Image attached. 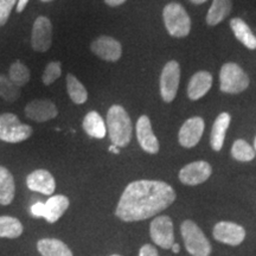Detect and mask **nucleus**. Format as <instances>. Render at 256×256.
<instances>
[{
  "instance_id": "1",
  "label": "nucleus",
  "mask_w": 256,
  "mask_h": 256,
  "mask_svg": "<svg viewBox=\"0 0 256 256\" xmlns=\"http://www.w3.org/2000/svg\"><path fill=\"white\" fill-rule=\"evenodd\" d=\"M171 185L160 180H136L127 185L115 215L124 222H138L158 215L176 200Z\"/></svg>"
},
{
  "instance_id": "2",
  "label": "nucleus",
  "mask_w": 256,
  "mask_h": 256,
  "mask_svg": "<svg viewBox=\"0 0 256 256\" xmlns=\"http://www.w3.org/2000/svg\"><path fill=\"white\" fill-rule=\"evenodd\" d=\"M107 126L110 142L116 147H126L132 139V121L122 106H112L107 113Z\"/></svg>"
},
{
  "instance_id": "3",
  "label": "nucleus",
  "mask_w": 256,
  "mask_h": 256,
  "mask_svg": "<svg viewBox=\"0 0 256 256\" xmlns=\"http://www.w3.org/2000/svg\"><path fill=\"white\" fill-rule=\"evenodd\" d=\"M165 28L168 34L176 38L186 37L191 31V19L186 10L178 2H170L162 11Z\"/></svg>"
},
{
  "instance_id": "4",
  "label": "nucleus",
  "mask_w": 256,
  "mask_h": 256,
  "mask_svg": "<svg viewBox=\"0 0 256 256\" xmlns=\"http://www.w3.org/2000/svg\"><path fill=\"white\" fill-rule=\"evenodd\" d=\"M180 232L186 252L191 256H210L211 244L209 240L194 220H184L180 226Z\"/></svg>"
},
{
  "instance_id": "5",
  "label": "nucleus",
  "mask_w": 256,
  "mask_h": 256,
  "mask_svg": "<svg viewBox=\"0 0 256 256\" xmlns=\"http://www.w3.org/2000/svg\"><path fill=\"white\" fill-rule=\"evenodd\" d=\"M220 92L226 94H240L249 87V78L236 63H226L220 72Z\"/></svg>"
},
{
  "instance_id": "6",
  "label": "nucleus",
  "mask_w": 256,
  "mask_h": 256,
  "mask_svg": "<svg viewBox=\"0 0 256 256\" xmlns=\"http://www.w3.org/2000/svg\"><path fill=\"white\" fill-rule=\"evenodd\" d=\"M32 127L20 122L17 115L5 113L0 115V140L17 144L28 140L32 136Z\"/></svg>"
},
{
  "instance_id": "7",
  "label": "nucleus",
  "mask_w": 256,
  "mask_h": 256,
  "mask_svg": "<svg viewBox=\"0 0 256 256\" xmlns=\"http://www.w3.org/2000/svg\"><path fill=\"white\" fill-rule=\"evenodd\" d=\"M179 81H180V66L177 60H170L165 64L160 75V95L165 102H172L177 96Z\"/></svg>"
},
{
  "instance_id": "8",
  "label": "nucleus",
  "mask_w": 256,
  "mask_h": 256,
  "mask_svg": "<svg viewBox=\"0 0 256 256\" xmlns=\"http://www.w3.org/2000/svg\"><path fill=\"white\" fill-rule=\"evenodd\" d=\"M150 234L152 241L162 249H171L174 244V222L168 216L156 217L150 226Z\"/></svg>"
},
{
  "instance_id": "9",
  "label": "nucleus",
  "mask_w": 256,
  "mask_h": 256,
  "mask_svg": "<svg viewBox=\"0 0 256 256\" xmlns=\"http://www.w3.org/2000/svg\"><path fill=\"white\" fill-rule=\"evenodd\" d=\"M52 44V24L46 17H38L32 26L31 46L37 52H46Z\"/></svg>"
},
{
  "instance_id": "10",
  "label": "nucleus",
  "mask_w": 256,
  "mask_h": 256,
  "mask_svg": "<svg viewBox=\"0 0 256 256\" xmlns=\"http://www.w3.org/2000/svg\"><path fill=\"white\" fill-rule=\"evenodd\" d=\"M212 174V168L208 162L198 160L184 166L179 171V180L188 186H194L206 182Z\"/></svg>"
},
{
  "instance_id": "11",
  "label": "nucleus",
  "mask_w": 256,
  "mask_h": 256,
  "mask_svg": "<svg viewBox=\"0 0 256 256\" xmlns=\"http://www.w3.org/2000/svg\"><path fill=\"white\" fill-rule=\"evenodd\" d=\"M214 238L228 246H240L246 238V230L238 223L222 220L214 226Z\"/></svg>"
},
{
  "instance_id": "12",
  "label": "nucleus",
  "mask_w": 256,
  "mask_h": 256,
  "mask_svg": "<svg viewBox=\"0 0 256 256\" xmlns=\"http://www.w3.org/2000/svg\"><path fill=\"white\" fill-rule=\"evenodd\" d=\"M90 50L96 56L107 62H116L122 55L120 42L110 36H100L92 42Z\"/></svg>"
},
{
  "instance_id": "13",
  "label": "nucleus",
  "mask_w": 256,
  "mask_h": 256,
  "mask_svg": "<svg viewBox=\"0 0 256 256\" xmlns=\"http://www.w3.org/2000/svg\"><path fill=\"white\" fill-rule=\"evenodd\" d=\"M204 120L200 116L190 118L185 121L183 126L180 127L178 133V142L185 148H192L200 142L202 136H203Z\"/></svg>"
},
{
  "instance_id": "14",
  "label": "nucleus",
  "mask_w": 256,
  "mask_h": 256,
  "mask_svg": "<svg viewBox=\"0 0 256 256\" xmlns=\"http://www.w3.org/2000/svg\"><path fill=\"white\" fill-rule=\"evenodd\" d=\"M138 142L144 151L150 154H156L159 152V142L152 130L151 120L147 115H142L136 122Z\"/></svg>"
},
{
  "instance_id": "15",
  "label": "nucleus",
  "mask_w": 256,
  "mask_h": 256,
  "mask_svg": "<svg viewBox=\"0 0 256 256\" xmlns=\"http://www.w3.org/2000/svg\"><path fill=\"white\" fill-rule=\"evenodd\" d=\"M25 115L36 122H46L58 115L57 107L50 100H34L25 107Z\"/></svg>"
},
{
  "instance_id": "16",
  "label": "nucleus",
  "mask_w": 256,
  "mask_h": 256,
  "mask_svg": "<svg viewBox=\"0 0 256 256\" xmlns=\"http://www.w3.org/2000/svg\"><path fill=\"white\" fill-rule=\"evenodd\" d=\"M26 185L31 191L40 192L46 196H51L56 188L55 178L46 170H36L31 172L26 178Z\"/></svg>"
},
{
  "instance_id": "17",
  "label": "nucleus",
  "mask_w": 256,
  "mask_h": 256,
  "mask_svg": "<svg viewBox=\"0 0 256 256\" xmlns=\"http://www.w3.org/2000/svg\"><path fill=\"white\" fill-rule=\"evenodd\" d=\"M212 86V76L209 72H198L190 78L188 84V96L192 101L203 98Z\"/></svg>"
},
{
  "instance_id": "18",
  "label": "nucleus",
  "mask_w": 256,
  "mask_h": 256,
  "mask_svg": "<svg viewBox=\"0 0 256 256\" xmlns=\"http://www.w3.org/2000/svg\"><path fill=\"white\" fill-rule=\"evenodd\" d=\"M230 121H232V116L229 113H220L217 119L215 120L212 126V130H211L210 136V145L214 151L220 152L224 145V139H226V133L228 130Z\"/></svg>"
},
{
  "instance_id": "19",
  "label": "nucleus",
  "mask_w": 256,
  "mask_h": 256,
  "mask_svg": "<svg viewBox=\"0 0 256 256\" xmlns=\"http://www.w3.org/2000/svg\"><path fill=\"white\" fill-rule=\"evenodd\" d=\"M44 204H46L44 218L49 223H55L69 208V200L68 197L63 196V194H56V196L50 197Z\"/></svg>"
},
{
  "instance_id": "20",
  "label": "nucleus",
  "mask_w": 256,
  "mask_h": 256,
  "mask_svg": "<svg viewBox=\"0 0 256 256\" xmlns=\"http://www.w3.org/2000/svg\"><path fill=\"white\" fill-rule=\"evenodd\" d=\"M232 8V0H214L206 14V24L215 26L226 19L230 14Z\"/></svg>"
},
{
  "instance_id": "21",
  "label": "nucleus",
  "mask_w": 256,
  "mask_h": 256,
  "mask_svg": "<svg viewBox=\"0 0 256 256\" xmlns=\"http://www.w3.org/2000/svg\"><path fill=\"white\" fill-rule=\"evenodd\" d=\"M230 28L235 37L241 42L246 48L250 50L256 49V36L252 34L250 28L241 18H232L230 20Z\"/></svg>"
},
{
  "instance_id": "22",
  "label": "nucleus",
  "mask_w": 256,
  "mask_h": 256,
  "mask_svg": "<svg viewBox=\"0 0 256 256\" xmlns=\"http://www.w3.org/2000/svg\"><path fill=\"white\" fill-rule=\"evenodd\" d=\"M82 126L89 136L96 138V139H104L106 133H107V126H106L104 120L95 110L89 112L86 115Z\"/></svg>"
},
{
  "instance_id": "23",
  "label": "nucleus",
  "mask_w": 256,
  "mask_h": 256,
  "mask_svg": "<svg viewBox=\"0 0 256 256\" xmlns=\"http://www.w3.org/2000/svg\"><path fill=\"white\" fill-rule=\"evenodd\" d=\"M37 249L42 256H72L66 243L57 238H42L37 243Z\"/></svg>"
},
{
  "instance_id": "24",
  "label": "nucleus",
  "mask_w": 256,
  "mask_h": 256,
  "mask_svg": "<svg viewBox=\"0 0 256 256\" xmlns=\"http://www.w3.org/2000/svg\"><path fill=\"white\" fill-rule=\"evenodd\" d=\"M16 194L14 178L4 166H0V206L12 203Z\"/></svg>"
},
{
  "instance_id": "25",
  "label": "nucleus",
  "mask_w": 256,
  "mask_h": 256,
  "mask_svg": "<svg viewBox=\"0 0 256 256\" xmlns=\"http://www.w3.org/2000/svg\"><path fill=\"white\" fill-rule=\"evenodd\" d=\"M66 89H68V94L74 104H82L88 100L87 89L72 74H68L66 76Z\"/></svg>"
},
{
  "instance_id": "26",
  "label": "nucleus",
  "mask_w": 256,
  "mask_h": 256,
  "mask_svg": "<svg viewBox=\"0 0 256 256\" xmlns=\"http://www.w3.org/2000/svg\"><path fill=\"white\" fill-rule=\"evenodd\" d=\"M23 234V224L11 216H0V238H17Z\"/></svg>"
},
{
  "instance_id": "27",
  "label": "nucleus",
  "mask_w": 256,
  "mask_h": 256,
  "mask_svg": "<svg viewBox=\"0 0 256 256\" xmlns=\"http://www.w3.org/2000/svg\"><path fill=\"white\" fill-rule=\"evenodd\" d=\"M8 78L11 80V82L14 83V84L20 88L30 81V70H28V66H24L22 62L16 60V62L11 66V68H10Z\"/></svg>"
},
{
  "instance_id": "28",
  "label": "nucleus",
  "mask_w": 256,
  "mask_h": 256,
  "mask_svg": "<svg viewBox=\"0 0 256 256\" xmlns=\"http://www.w3.org/2000/svg\"><path fill=\"white\" fill-rule=\"evenodd\" d=\"M232 156L238 162H252L255 158V151L247 142L242 139H238L232 147Z\"/></svg>"
},
{
  "instance_id": "29",
  "label": "nucleus",
  "mask_w": 256,
  "mask_h": 256,
  "mask_svg": "<svg viewBox=\"0 0 256 256\" xmlns=\"http://www.w3.org/2000/svg\"><path fill=\"white\" fill-rule=\"evenodd\" d=\"M0 96L6 102H14L20 96V88L14 84L8 78L0 75Z\"/></svg>"
},
{
  "instance_id": "30",
  "label": "nucleus",
  "mask_w": 256,
  "mask_h": 256,
  "mask_svg": "<svg viewBox=\"0 0 256 256\" xmlns=\"http://www.w3.org/2000/svg\"><path fill=\"white\" fill-rule=\"evenodd\" d=\"M62 75V66L60 62H50L44 70L43 76H42V81L46 86L52 84L56 80H58Z\"/></svg>"
},
{
  "instance_id": "31",
  "label": "nucleus",
  "mask_w": 256,
  "mask_h": 256,
  "mask_svg": "<svg viewBox=\"0 0 256 256\" xmlns=\"http://www.w3.org/2000/svg\"><path fill=\"white\" fill-rule=\"evenodd\" d=\"M17 2V0H0V28L4 26L8 20L12 8Z\"/></svg>"
},
{
  "instance_id": "32",
  "label": "nucleus",
  "mask_w": 256,
  "mask_h": 256,
  "mask_svg": "<svg viewBox=\"0 0 256 256\" xmlns=\"http://www.w3.org/2000/svg\"><path fill=\"white\" fill-rule=\"evenodd\" d=\"M31 214L34 217H44L46 215V204L37 202L31 206Z\"/></svg>"
},
{
  "instance_id": "33",
  "label": "nucleus",
  "mask_w": 256,
  "mask_h": 256,
  "mask_svg": "<svg viewBox=\"0 0 256 256\" xmlns=\"http://www.w3.org/2000/svg\"><path fill=\"white\" fill-rule=\"evenodd\" d=\"M139 256H159L158 250L151 244H144L139 250Z\"/></svg>"
},
{
  "instance_id": "34",
  "label": "nucleus",
  "mask_w": 256,
  "mask_h": 256,
  "mask_svg": "<svg viewBox=\"0 0 256 256\" xmlns=\"http://www.w3.org/2000/svg\"><path fill=\"white\" fill-rule=\"evenodd\" d=\"M124 2H126V0H104L106 4H107L108 6H112V8H115V6H119L121 4H124Z\"/></svg>"
},
{
  "instance_id": "35",
  "label": "nucleus",
  "mask_w": 256,
  "mask_h": 256,
  "mask_svg": "<svg viewBox=\"0 0 256 256\" xmlns=\"http://www.w3.org/2000/svg\"><path fill=\"white\" fill-rule=\"evenodd\" d=\"M28 0H18V5H17V12H23L24 8H26Z\"/></svg>"
},
{
  "instance_id": "36",
  "label": "nucleus",
  "mask_w": 256,
  "mask_h": 256,
  "mask_svg": "<svg viewBox=\"0 0 256 256\" xmlns=\"http://www.w3.org/2000/svg\"><path fill=\"white\" fill-rule=\"evenodd\" d=\"M171 250L174 252V254H178L179 250H180V247H179V244H178V243H174V244L172 246Z\"/></svg>"
},
{
  "instance_id": "37",
  "label": "nucleus",
  "mask_w": 256,
  "mask_h": 256,
  "mask_svg": "<svg viewBox=\"0 0 256 256\" xmlns=\"http://www.w3.org/2000/svg\"><path fill=\"white\" fill-rule=\"evenodd\" d=\"M110 152H113V153H115V154H119V153H120L119 150H118V147L114 146V145H112L110 147Z\"/></svg>"
},
{
  "instance_id": "38",
  "label": "nucleus",
  "mask_w": 256,
  "mask_h": 256,
  "mask_svg": "<svg viewBox=\"0 0 256 256\" xmlns=\"http://www.w3.org/2000/svg\"><path fill=\"white\" fill-rule=\"evenodd\" d=\"M192 4H196V5H200V4H204V2H206V0H190Z\"/></svg>"
},
{
  "instance_id": "39",
  "label": "nucleus",
  "mask_w": 256,
  "mask_h": 256,
  "mask_svg": "<svg viewBox=\"0 0 256 256\" xmlns=\"http://www.w3.org/2000/svg\"><path fill=\"white\" fill-rule=\"evenodd\" d=\"M43 2H51V0H42Z\"/></svg>"
},
{
  "instance_id": "40",
  "label": "nucleus",
  "mask_w": 256,
  "mask_h": 256,
  "mask_svg": "<svg viewBox=\"0 0 256 256\" xmlns=\"http://www.w3.org/2000/svg\"><path fill=\"white\" fill-rule=\"evenodd\" d=\"M254 146H255V150H256V138H255V140H254Z\"/></svg>"
},
{
  "instance_id": "41",
  "label": "nucleus",
  "mask_w": 256,
  "mask_h": 256,
  "mask_svg": "<svg viewBox=\"0 0 256 256\" xmlns=\"http://www.w3.org/2000/svg\"><path fill=\"white\" fill-rule=\"evenodd\" d=\"M110 256H120V255H110Z\"/></svg>"
}]
</instances>
